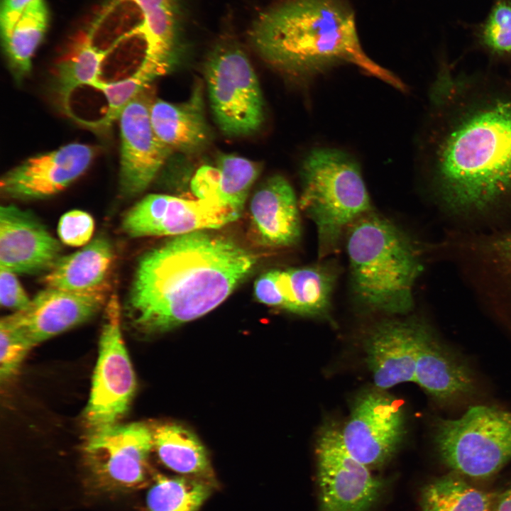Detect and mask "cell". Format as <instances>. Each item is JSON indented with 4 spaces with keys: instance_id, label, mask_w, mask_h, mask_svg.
<instances>
[{
    "instance_id": "cell-1",
    "label": "cell",
    "mask_w": 511,
    "mask_h": 511,
    "mask_svg": "<svg viewBox=\"0 0 511 511\" xmlns=\"http://www.w3.org/2000/svg\"><path fill=\"white\" fill-rule=\"evenodd\" d=\"M429 98V165L437 197L459 214L511 202V87L443 72Z\"/></svg>"
},
{
    "instance_id": "cell-2",
    "label": "cell",
    "mask_w": 511,
    "mask_h": 511,
    "mask_svg": "<svg viewBox=\"0 0 511 511\" xmlns=\"http://www.w3.org/2000/svg\"><path fill=\"white\" fill-rule=\"evenodd\" d=\"M210 231L173 236L142 256L127 300L138 329L163 333L204 316L253 270L256 254Z\"/></svg>"
},
{
    "instance_id": "cell-3",
    "label": "cell",
    "mask_w": 511,
    "mask_h": 511,
    "mask_svg": "<svg viewBox=\"0 0 511 511\" xmlns=\"http://www.w3.org/2000/svg\"><path fill=\"white\" fill-rule=\"evenodd\" d=\"M250 37L259 55L288 75L307 78L351 64L399 90L405 89L363 50L349 0H283L256 19Z\"/></svg>"
},
{
    "instance_id": "cell-4",
    "label": "cell",
    "mask_w": 511,
    "mask_h": 511,
    "mask_svg": "<svg viewBox=\"0 0 511 511\" xmlns=\"http://www.w3.org/2000/svg\"><path fill=\"white\" fill-rule=\"evenodd\" d=\"M345 235L351 285L358 300L388 314L410 311L413 286L422 268L413 241L373 210L352 223Z\"/></svg>"
},
{
    "instance_id": "cell-5",
    "label": "cell",
    "mask_w": 511,
    "mask_h": 511,
    "mask_svg": "<svg viewBox=\"0 0 511 511\" xmlns=\"http://www.w3.org/2000/svg\"><path fill=\"white\" fill-rule=\"evenodd\" d=\"M300 209L314 222L318 255L324 258L338 250L348 228L372 211L359 165L336 148L311 150L300 169Z\"/></svg>"
},
{
    "instance_id": "cell-6",
    "label": "cell",
    "mask_w": 511,
    "mask_h": 511,
    "mask_svg": "<svg viewBox=\"0 0 511 511\" xmlns=\"http://www.w3.org/2000/svg\"><path fill=\"white\" fill-rule=\"evenodd\" d=\"M433 441L453 472L488 478L511 461V412L495 406L470 407L459 418H437Z\"/></svg>"
},
{
    "instance_id": "cell-7",
    "label": "cell",
    "mask_w": 511,
    "mask_h": 511,
    "mask_svg": "<svg viewBox=\"0 0 511 511\" xmlns=\"http://www.w3.org/2000/svg\"><path fill=\"white\" fill-rule=\"evenodd\" d=\"M211 109L220 130L229 136L256 133L265 120L258 79L246 55L234 45H219L204 69Z\"/></svg>"
},
{
    "instance_id": "cell-8",
    "label": "cell",
    "mask_w": 511,
    "mask_h": 511,
    "mask_svg": "<svg viewBox=\"0 0 511 511\" xmlns=\"http://www.w3.org/2000/svg\"><path fill=\"white\" fill-rule=\"evenodd\" d=\"M99 349L90 397L84 412L89 435L119 424L136 390V378L122 338L121 307L116 295L105 306Z\"/></svg>"
},
{
    "instance_id": "cell-9",
    "label": "cell",
    "mask_w": 511,
    "mask_h": 511,
    "mask_svg": "<svg viewBox=\"0 0 511 511\" xmlns=\"http://www.w3.org/2000/svg\"><path fill=\"white\" fill-rule=\"evenodd\" d=\"M315 454L320 511H369L383 483L348 453L335 422H327L319 430Z\"/></svg>"
},
{
    "instance_id": "cell-10",
    "label": "cell",
    "mask_w": 511,
    "mask_h": 511,
    "mask_svg": "<svg viewBox=\"0 0 511 511\" xmlns=\"http://www.w3.org/2000/svg\"><path fill=\"white\" fill-rule=\"evenodd\" d=\"M405 414L397 401L378 388L361 392L341 428L348 453L370 469L386 464L397 453L405 434Z\"/></svg>"
},
{
    "instance_id": "cell-11",
    "label": "cell",
    "mask_w": 511,
    "mask_h": 511,
    "mask_svg": "<svg viewBox=\"0 0 511 511\" xmlns=\"http://www.w3.org/2000/svg\"><path fill=\"white\" fill-rule=\"evenodd\" d=\"M240 216L216 199H186L150 194L125 214L121 228L132 238L173 237L216 229L236 221Z\"/></svg>"
},
{
    "instance_id": "cell-12",
    "label": "cell",
    "mask_w": 511,
    "mask_h": 511,
    "mask_svg": "<svg viewBox=\"0 0 511 511\" xmlns=\"http://www.w3.org/2000/svg\"><path fill=\"white\" fill-rule=\"evenodd\" d=\"M153 436L145 424H116L89 435L84 454L95 481L106 488H132L143 483Z\"/></svg>"
},
{
    "instance_id": "cell-13",
    "label": "cell",
    "mask_w": 511,
    "mask_h": 511,
    "mask_svg": "<svg viewBox=\"0 0 511 511\" xmlns=\"http://www.w3.org/2000/svg\"><path fill=\"white\" fill-rule=\"evenodd\" d=\"M153 99L149 86L124 107L118 119L121 136L119 190L127 198L138 196L150 186L172 152L153 128L150 108Z\"/></svg>"
},
{
    "instance_id": "cell-14",
    "label": "cell",
    "mask_w": 511,
    "mask_h": 511,
    "mask_svg": "<svg viewBox=\"0 0 511 511\" xmlns=\"http://www.w3.org/2000/svg\"><path fill=\"white\" fill-rule=\"evenodd\" d=\"M95 155L94 147L80 143H71L34 155L1 176V194L6 198L19 200L53 196L82 176Z\"/></svg>"
},
{
    "instance_id": "cell-15",
    "label": "cell",
    "mask_w": 511,
    "mask_h": 511,
    "mask_svg": "<svg viewBox=\"0 0 511 511\" xmlns=\"http://www.w3.org/2000/svg\"><path fill=\"white\" fill-rule=\"evenodd\" d=\"M110 289L107 281L85 290L46 287L11 316L35 346L94 316L106 306Z\"/></svg>"
},
{
    "instance_id": "cell-16",
    "label": "cell",
    "mask_w": 511,
    "mask_h": 511,
    "mask_svg": "<svg viewBox=\"0 0 511 511\" xmlns=\"http://www.w3.org/2000/svg\"><path fill=\"white\" fill-rule=\"evenodd\" d=\"M427 326L417 319H388L369 330L364 350L376 388L386 390L414 381L418 347Z\"/></svg>"
},
{
    "instance_id": "cell-17",
    "label": "cell",
    "mask_w": 511,
    "mask_h": 511,
    "mask_svg": "<svg viewBox=\"0 0 511 511\" xmlns=\"http://www.w3.org/2000/svg\"><path fill=\"white\" fill-rule=\"evenodd\" d=\"M60 242L28 211L0 209V268L17 274L50 270L62 257Z\"/></svg>"
},
{
    "instance_id": "cell-18",
    "label": "cell",
    "mask_w": 511,
    "mask_h": 511,
    "mask_svg": "<svg viewBox=\"0 0 511 511\" xmlns=\"http://www.w3.org/2000/svg\"><path fill=\"white\" fill-rule=\"evenodd\" d=\"M299 209V200L288 180L280 175L268 177L250 202L251 227L256 241L268 248L296 244L301 236Z\"/></svg>"
},
{
    "instance_id": "cell-19",
    "label": "cell",
    "mask_w": 511,
    "mask_h": 511,
    "mask_svg": "<svg viewBox=\"0 0 511 511\" xmlns=\"http://www.w3.org/2000/svg\"><path fill=\"white\" fill-rule=\"evenodd\" d=\"M434 401L451 405L474 392L471 368L427 326L421 337L414 381Z\"/></svg>"
},
{
    "instance_id": "cell-20",
    "label": "cell",
    "mask_w": 511,
    "mask_h": 511,
    "mask_svg": "<svg viewBox=\"0 0 511 511\" xmlns=\"http://www.w3.org/2000/svg\"><path fill=\"white\" fill-rule=\"evenodd\" d=\"M200 86L182 102L154 99L150 108L153 128L159 140L172 151L198 152L210 141L211 132Z\"/></svg>"
},
{
    "instance_id": "cell-21",
    "label": "cell",
    "mask_w": 511,
    "mask_h": 511,
    "mask_svg": "<svg viewBox=\"0 0 511 511\" xmlns=\"http://www.w3.org/2000/svg\"><path fill=\"white\" fill-rule=\"evenodd\" d=\"M139 9L141 23L133 34L143 40L141 62L166 73L176 62L181 46L182 18L179 0H131Z\"/></svg>"
},
{
    "instance_id": "cell-22",
    "label": "cell",
    "mask_w": 511,
    "mask_h": 511,
    "mask_svg": "<svg viewBox=\"0 0 511 511\" xmlns=\"http://www.w3.org/2000/svg\"><path fill=\"white\" fill-rule=\"evenodd\" d=\"M336 278L335 268L326 263L278 269L280 308L307 317L326 315Z\"/></svg>"
},
{
    "instance_id": "cell-23",
    "label": "cell",
    "mask_w": 511,
    "mask_h": 511,
    "mask_svg": "<svg viewBox=\"0 0 511 511\" xmlns=\"http://www.w3.org/2000/svg\"><path fill=\"white\" fill-rule=\"evenodd\" d=\"M217 167H203L192 181L194 194L199 199H216L241 214L251 187L258 178L260 165L233 154H221Z\"/></svg>"
},
{
    "instance_id": "cell-24",
    "label": "cell",
    "mask_w": 511,
    "mask_h": 511,
    "mask_svg": "<svg viewBox=\"0 0 511 511\" xmlns=\"http://www.w3.org/2000/svg\"><path fill=\"white\" fill-rule=\"evenodd\" d=\"M114 259L109 241L94 238L79 251L62 256L43 278L46 287L67 290H85L106 280Z\"/></svg>"
},
{
    "instance_id": "cell-25",
    "label": "cell",
    "mask_w": 511,
    "mask_h": 511,
    "mask_svg": "<svg viewBox=\"0 0 511 511\" xmlns=\"http://www.w3.org/2000/svg\"><path fill=\"white\" fill-rule=\"evenodd\" d=\"M89 29L76 35L56 62L54 87L57 96L66 108L72 92L82 85L94 87L100 81L103 62L117 43L107 49L94 45Z\"/></svg>"
},
{
    "instance_id": "cell-26",
    "label": "cell",
    "mask_w": 511,
    "mask_h": 511,
    "mask_svg": "<svg viewBox=\"0 0 511 511\" xmlns=\"http://www.w3.org/2000/svg\"><path fill=\"white\" fill-rule=\"evenodd\" d=\"M153 447L167 467L212 483L214 476L208 455L192 432L177 424L165 423L153 431Z\"/></svg>"
},
{
    "instance_id": "cell-27",
    "label": "cell",
    "mask_w": 511,
    "mask_h": 511,
    "mask_svg": "<svg viewBox=\"0 0 511 511\" xmlns=\"http://www.w3.org/2000/svg\"><path fill=\"white\" fill-rule=\"evenodd\" d=\"M49 23L45 0H33L26 8L2 46L11 73L17 82L31 72L32 58L43 41Z\"/></svg>"
},
{
    "instance_id": "cell-28",
    "label": "cell",
    "mask_w": 511,
    "mask_h": 511,
    "mask_svg": "<svg viewBox=\"0 0 511 511\" xmlns=\"http://www.w3.org/2000/svg\"><path fill=\"white\" fill-rule=\"evenodd\" d=\"M496 496L471 485L454 472L422 488L420 507L422 511H494Z\"/></svg>"
},
{
    "instance_id": "cell-29",
    "label": "cell",
    "mask_w": 511,
    "mask_h": 511,
    "mask_svg": "<svg viewBox=\"0 0 511 511\" xmlns=\"http://www.w3.org/2000/svg\"><path fill=\"white\" fill-rule=\"evenodd\" d=\"M211 484L202 479L155 476L148 492V511H198L211 493Z\"/></svg>"
},
{
    "instance_id": "cell-30",
    "label": "cell",
    "mask_w": 511,
    "mask_h": 511,
    "mask_svg": "<svg viewBox=\"0 0 511 511\" xmlns=\"http://www.w3.org/2000/svg\"><path fill=\"white\" fill-rule=\"evenodd\" d=\"M159 76L157 71L141 63L132 75L123 79L111 82L99 81L94 88L104 93L108 106L104 116L94 122L92 126L98 130L110 127L119 119L124 107Z\"/></svg>"
},
{
    "instance_id": "cell-31",
    "label": "cell",
    "mask_w": 511,
    "mask_h": 511,
    "mask_svg": "<svg viewBox=\"0 0 511 511\" xmlns=\"http://www.w3.org/2000/svg\"><path fill=\"white\" fill-rule=\"evenodd\" d=\"M471 243L488 278H493L494 286L511 297V232L480 236Z\"/></svg>"
},
{
    "instance_id": "cell-32",
    "label": "cell",
    "mask_w": 511,
    "mask_h": 511,
    "mask_svg": "<svg viewBox=\"0 0 511 511\" xmlns=\"http://www.w3.org/2000/svg\"><path fill=\"white\" fill-rule=\"evenodd\" d=\"M0 376L7 381L16 374L28 351L35 345L16 323L11 314L0 322Z\"/></svg>"
},
{
    "instance_id": "cell-33",
    "label": "cell",
    "mask_w": 511,
    "mask_h": 511,
    "mask_svg": "<svg viewBox=\"0 0 511 511\" xmlns=\"http://www.w3.org/2000/svg\"><path fill=\"white\" fill-rule=\"evenodd\" d=\"M94 229L92 216L87 212L75 209L64 214L57 225L61 241L67 246L78 247L90 242Z\"/></svg>"
},
{
    "instance_id": "cell-34",
    "label": "cell",
    "mask_w": 511,
    "mask_h": 511,
    "mask_svg": "<svg viewBox=\"0 0 511 511\" xmlns=\"http://www.w3.org/2000/svg\"><path fill=\"white\" fill-rule=\"evenodd\" d=\"M483 38L496 51H511V5L505 1L496 4L485 26Z\"/></svg>"
},
{
    "instance_id": "cell-35",
    "label": "cell",
    "mask_w": 511,
    "mask_h": 511,
    "mask_svg": "<svg viewBox=\"0 0 511 511\" xmlns=\"http://www.w3.org/2000/svg\"><path fill=\"white\" fill-rule=\"evenodd\" d=\"M29 298L16 274L0 268V303L2 307L18 312L30 304Z\"/></svg>"
},
{
    "instance_id": "cell-36",
    "label": "cell",
    "mask_w": 511,
    "mask_h": 511,
    "mask_svg": "<svg viewBox=\"0 0 511 511\" xmlns=\"http://www.w3.org/2000/svg\"><path fill=\"white\" fill-rule=\"evenodd\" d=\"M278 269L269 270L255 281L254 295L262 304L280 308V298L278 287Z\"/></svg>"
},
{
    "instance_id": "cell-37",
    "label": "cell",
    "mask_w": 511,
    "mask_h": 511,
    "mask_svg": "<svg viewBox=\"0 0 511 511\" xmlns=\"http://www.w3.org/2000/svg\"><path fill=\"white\" fill-rule=\"evenodd\" d=\"M33 0H1L0 30L1 42L10 35L16 23Z\"/></svg>"
},
{
    "instance_id": "cell-38",
    "label": "cell",
    "mask_w": 511,
    "mask_h": 511,
    "mask_svg": "<svg viewBox=\"0 0 511 511\" xmlns=\"http://www.w3.org/2000/svg\"><path fill=\"white\" fill-rule=\"evenodd\" d=\"M494 511H511V483L497 494Z\"/></svg>"
}]
</instances>
